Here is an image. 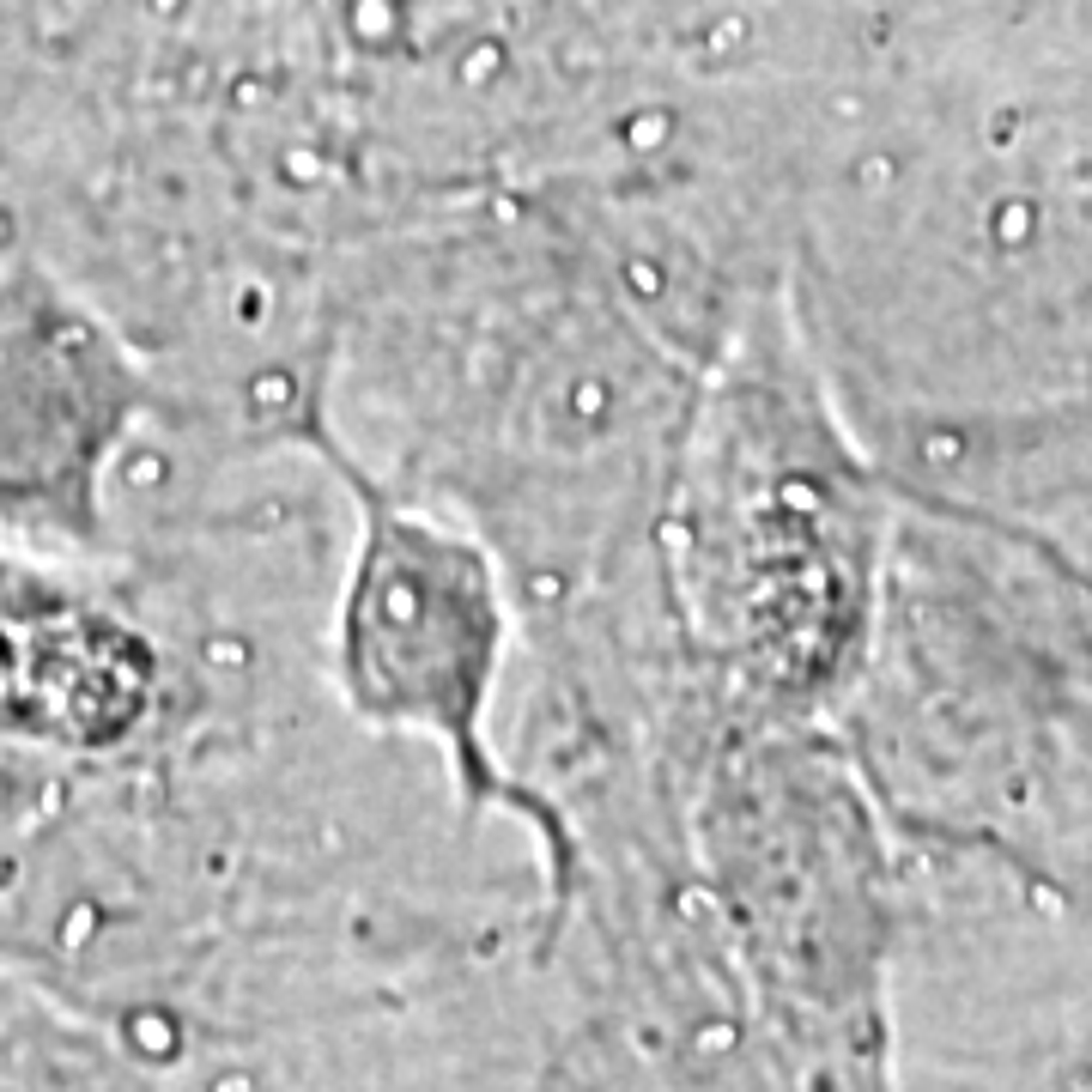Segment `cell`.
Masks as SVG:
<instances>
[{"label":"cell","instance_id":"obj_1","mask_svg":"<svg viewBox=\"0 0 1092 1092\" xmlns=\"http://www.w3.org/2000/svg\"><path fill=\"white\" fill-rule=\"evenodd\" d=\"M352 492L358 534L334 607V680L340 698L376 729H401L443 747L467 802L516 808L565 849V825L540 796L516 790V777L492 753V705L510 656V595L492 546L437 522L419 504H401L346 455L322 425H303Z\"/></svg>","mask_w":1092,"mask_h":1092},{"label":"cell","instance_id":"obj_4","mask_svg":"<svg viewBox=\"0 0 1092 1092\" xmlns=\"http://www.w3.org/2000/svg\"><path fill=\"white\" fill-rule=\"evenodd\" d=\"M171 662L104 601L0 565V741L104 753L159 717Z\"/></svg>","mask_w":1092,"mask_h":1092},{"label":"cell","instance_id":"obj_3","mask_svg":"<svg viewBox=\"0 0 1092 1092\" xmlns=\"http://www.w3.org/2000/svg\"><path fill=\"white\" fill-rule=\"evenodd\" d=\"M146 407V370L92 303L43 268L0 273V528L49 553H98Z\"/></svg>","mask_w":1092,"mask_h":1092},{"label":"cell","instance_id":"obj_2","mask_svg":"<svg viewBox=\"0 0 1092 1092\" xmlns=\"http://www.w3.org/2000/svg\"><path fill=\"white\" fill-rule=\"evenodd\" d=\"M777 407L765 376L723 395L698 437L692 510H686V583L698 626L723 638L717 650L765 692L802 686L843 632L849 559L837 516L796 528V510L825 492L814 461L771 449Z\"/></svg>","mask_w":1092,"mask_h":1092}]
</instances>
